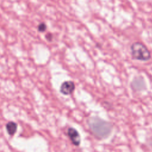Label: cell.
Listing matches in <instances>:
<instances>
[{
    "label": "cell",
    "mask_w": 152,
    "mask_h": 152,
    "mask_svg": "<svg viewBox=\"0 0 152 152\" xmlns=\"http://www.w3.org/2000/svg\"><path fill=\"white\" fill-rule=\"evenodd\" d=\"M46 29H47V25L44 22L40 23L37 26V30L39 32L43 33L46 30Z\"/></svg>",
    "instance_id": "obj_7"
},
{
    "label": "cell",
    "mask_w": 152,
    "mask_h": 152,
    "mask_svg": "<svg viewBox=\"0 0 152 152\" xmlns=\"http://www.w3.org/2000/svg\"><path fill=\"white\" fill-rule=\"evenodd\" d=\"M75 89V85L72 81H64L59 88V91L61 94L65 96H68L71 94Z\"/></svg>",
    "instance_id": "obj_3"
},
{
    "label": "cell",
    "mask_w": 152,
    "mask_h": 152,
    "mask_svg": "<svg viewBox=\"0 0 152 152\" xmlns=\"http://www.w3.org/2000/svg\"><path fill=\"white\" fill-rule=\"evenodd\" d=\"M131 88L135 91H141L145 89V83L142 77H135L131 83Z\"/></svg>",
    "instance_id": "obj_5"
},
{
    "label": "cell",
    "mask_w": 152,
    "mask_h": 152,
    "mask_svg": "<svg viewBox=\"0 0 152 152\" xmlns=\"http://www.w3.org/2000/svg\"><path fill=\"white\" fill-rule=\"evenodd\" d=\"M87 124L93 134L99 139H105L111 133L112 124L97 116L89 118L87 120Z\"/></svg>",
    "instance_id": "obj_1"
},
{
    "label": "cell",
    "mask_w": 152,
    "mask_h": 152,
    "mask_svg": "<svg viewBox=\"0 0 152 152\" xmlns=\"http://www.w3.org/2000/svg\"><path fill=\"white\" fill-rule=\"evenodd\" d=\"M67 134L72 143L78 146L81 142V137L78 131L74 128L69 127L67 131Z\"/></svg>",
    "instance_id": "obj_4"
},
{
    "label": "cell",
    "mask_w": 152,
    "mask_h": 152,
    "mask_svg": "<svg viewBox=\"0 0 152 152\" xmlns=\"http://www.w3.org/2000/svg\"><path fill=\"white\" fill-rule=\"evenodd\" d=\"M132 59L140 61H148L151 59V52L148 48L142 42H134L130 46Z\"/></svg>",
    "instance_id": "obj_2"
},
{
    "label": "cell",
    "mask_w": 152,
    "mask_h": 152,
    "mask_svg": "<svg viewBox=\"0 0 152 152\" xmlns=\"http://www.w3.org/2000/svg\"><path fill=\"white\" fill-rule=\"evenodd\" d=\"M6 130L10 135H13L17 131V124L15 122L10 121L6 124Z\"/></svg>",
    "instance_id": "obj_6"
},
{
    "label": "cell",
    "mask_w": 152,
    "mask_h": 152,
    "mask_svg": "<svg viewBox=\"0 0 152 152\" xmlns=\"http://www.w3.org/2000/svg\"><path fill=\"white\" fill-rule=\"evenodd\" d=\"M45 38L48 41L51 42L52 40V39H53V36L50 33H47L45 35Z\"/></svg>",
    "instance_id": "obj_8"
}]
</instances>
